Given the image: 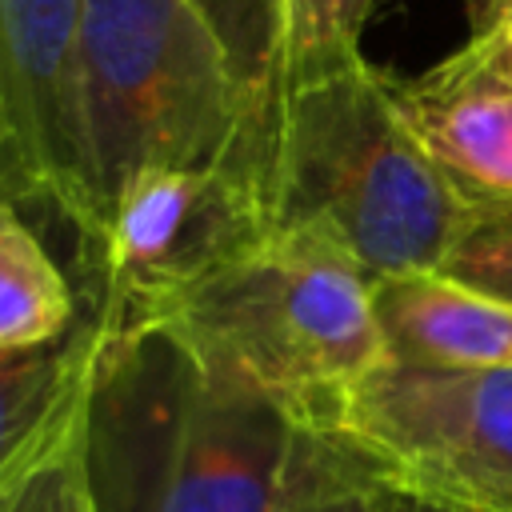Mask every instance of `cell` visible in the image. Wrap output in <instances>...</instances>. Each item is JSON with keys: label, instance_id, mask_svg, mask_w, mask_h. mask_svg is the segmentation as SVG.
<instances>
[{"label": "cell", "instance_id": "9", "mask_svg": "<svg viewBox=\"0 0 512 512\" xmlns=\"http://www.w3.org/2000/svg\"><path fill=\"white\" fill-rule=\"evenodd\" d=\"M372 312L384 356L416 368H512V304L440 268L376 276Z\"/></svg>", "mask_w": 512, "mask_h": 512}, {"label": "cell", "instance_id": "7", "mask_svg": "<svg viewBox=\"0 0 512 512\" xmlns=\"http://www.w3.org/2000/svg\"><path fill=\"white\" fill-rule=\"evenodd\" d=\"M80 16L84 0H0V184L96 244L76 108Z\"/></svg>", "mask_w": 512, "mask_h": 512}, {"label": "cell", "instance_id": "13", "mask_svg": "<svg viewBox=\"0 0 512 512\" xmlns=\"http://www.w3.org/2000/svg\"><path fill=\"white\" fill-rule=\"evenodd\" d=\"M376 0H280L276 88L360 56V36Z\"/></svg>", "mask_w": 512, "mask_h": 512}, {"label": "cell", "instance_id": "15", "mask_svg": "<svg viewBox=\"0 0 512 512\" xmlns=\"http://www.w3.org/2000/svg\"><path fill=\"white\" fill-rule=\"evenodd\" d=\"M220 40L244 88L268 108L280 72V0H184Z\"/></svg>", "mask_w": 512, "mask_h": 512}, {"label": "cell", "instance_id": "18", "mask_svg": "<svg viewBox=\"0 0 512 512\" xmlns=\"http://www.w3.org/2000/svg\"><path fill=\"white\" fill-rule=\"evenodd\" d=\"M0 196H4V184H0Z\"/></svg>", "mask_w": 512, "mask_h": 512}, {"label": "cell", "instance_id": "11", "mask_svg": "<svg viewBox=\"0 0 512 512\" xmlns=\"http://www.w3.org/2000/svg\"><path fill=\"white\" fill-rule=\"evenodd\" d=\"M76 296L16 200L0 196V356L56 344L76 328Z\"/></svg>", "mask_w": 512, "mask_h": 512}, {"label": "cell", "instance_id": "5", "mask_svg": "<svg viewBox=\"0 0 512 512\" xmlns=\"http://www.w3.org/2000/svg\"><path fill=\"white\" fill-rule=\"evenodd\" d=\"M268 232L264 184L252 164L136 172L116 192L96 244L104 276V300L96 312L112 340L148 332L164 308L244 256Z\"/></svg>", "mask_w": 512, "mask_h": 512}, {"label": "cell", "instance_id": "12", "mask_svg": "<svg viewBox=\"0 0 512 512\" xmlns=\"http://www.w3.org/2000/svg\"><path fill=\"white\" fill-rule=\"evenodd\" d=\"M396 500L348 448L300 428L272 512H396Z\"/></svg>", "mask_w": 512, "mask_h": 512}, {"label": "cell", "instance_id": "8", "mask_svg": "<svg viewBox=\"0 0 512 512\" xmlns=\"http://www.w3.org/2000/svg\"><path fill=\"white\" fill-rule=\"evenodd\" d=\"M396 108L424 156L484 212L512 208V80L460 44L412 80H392Z\"/></svg>", "mask_w": 512, "mask_h": 512}, {"label": "cell", "instance_id": "10", "mask_svg": "<svg viewBox=\"0 0 512 512\" xmlns=\"http://www.w3.org/2000/svg\"><path fill=\"white\" fill-rule=\"evenodd\" d=\"M108 344L112 332L92 312L56 344L0 356V496L92 400Z\"/></svg>", "mask_w": 512, "mask_h": 512}, {"label": "cell", "instance_id": "1", "mask_svg": "<svg viewBox=\"0 0 512 512\" xmlns=\"http://www.w3.org/2000/svg\"><path fill=\"white\" fill-rule=\"evenodd\" d=\"M260 184L272 228L328 240L368 280L444 268L492 216L424 156L364 52L272 92Z\"/></svg>", "mask_w": 512, "mask_h": 512}, {"label": "cell", "instance_id": "16", "mask_svg": "<svg viewBox=\"0 0 512 512\" xmlns=\"http://www.w3.org/2000/svg\"><path fill=\"white\" fill-rule=\"evenodd\" d=\"M468 44H476L512 80V0H464Z\"/></svg>", "mask_w": 512, "mask_h": 512}, {"label": "cell", "instance_id": "2", "mask_svg": "<svg viewBox=\"0 0 512 512\" xmlns=\"http://www.w3.org/2000/svg\"><path fill=\"white\" fill-rule=\"evenodd\" d=\"M76 108L96 244L136 172L264 160L268 108L184 0H84Z\"/></svg>", "mask_w": 512, "mask_h": 512}, {"label": "cell", "instance_id": "3", "mask_svg": "<svg viewBox=\"0 0 512 512\" xmlns=\"http://www.w3.org/2000/svg\"><path fill=\"white\" fill-rule=\"evenodd\" d=\"M148 332L228 364L296 424L384 360L372 280L340 248L296 228H272L164 308Z\"/></svg>", "mask_w": 512, "mask_h": 512}, {"label": "cell", "instance_id": "6", "mask_svg": "<svg viewBox=\"0 0 512 512\" xmlns=\"http://www.w3.org/2000/svg\"><path fill=\"white\" fill-rule=\"evenodd\" d=\"M164 344L160 464L144 512H272L300 424L228 364Z\"/></svg>", "mask_w": 512, "mask_h": 512}, {"label": "cell", "instance_id": "17", "mask_svg": "<svg viewBox=\"0 0 512 512\" xmlns=\"http://www.w3.org/2000/svg\"><path fill=\"white\" fill-rule=\"evenodd\" d=\"M396 512H444V508H432V504H420V500H396Z\"/></svg>", "mask_w": 512, "mask_h": 512}, {"label": "cell", "instance_id": "14", "mask_svg": "<svg viewBox=\"0 0 512 512\" xmlns=\"http://www.w3.org/2000/svg\"><path fill=\"white\" fill-rule=\"evenodd\" d=\"M88 408L68 420V428L48 444V452L0 496V512H100L92 480Z\"/></svg>", "mask_w": 512, "mask_h": 512}, {"label": "cell", "instance_id": "4", "mask_svg": "<svg viewBox=\"0 0 512 512\" xmlns=\"http://www.w3.org/2000/svg\"><path fill=\"white\" fill-rule=\"evenodd\" d=\"M396 496L444 512H512V368L380 360L308 424Z\"/></svg>", "mask_w": 512, "mask_h": 512}]
</instances>
